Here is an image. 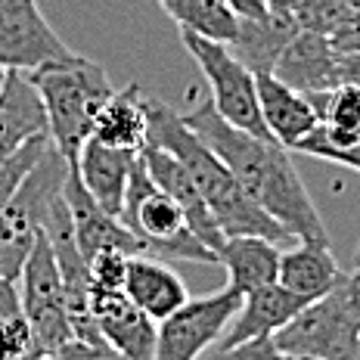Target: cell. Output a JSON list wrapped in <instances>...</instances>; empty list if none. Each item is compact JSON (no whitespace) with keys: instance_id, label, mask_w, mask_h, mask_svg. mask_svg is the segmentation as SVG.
Instances as JSON below:
<instances>
[{"instance_id":"5bb4252c","label":"cell","mask_w":360,"mask_h":360,"mask_svg":"<svg viewBox=\"0 0 360 360\" xmlns=\"http://www.w3.org/2000/svg\"><path fill=\"white\" fill-rule=\"evenodd\" d=\"M274 75L302 94H323L342 84L339 50L329 44V34L302 28L276 59Z\"/></svg>"},{"instance_id":"f546056e","label":"cell","mask_w":360,"mask_h":360,"mask_svg":"<svg viewBox=\"0 0 360 360\" xmlns=\"http://www.w3.org/2000/svg\"><path fill=\"white\" fill-rule=\"evenodd\" d=\"M127 252L118 249H106L96 252L90 264V280H94V289H124V276H127Z\"/></svg>"},{"instance_id":"7a4b0ae2","label":"cell","mask_w":360,"mask_h":360,"mask_svg":"<svg viewBox=\"0 0 360 360\" xmlns=\"http://www.w3.org/2000/svg\"><path fill=\"white\" fill-rule=\"evenodd\" d=\"M146 118H149L146 143L165 146L168 153H174L184 162V168L196 180L202 199L208 202V208H212L224 236H267L274 243L295 239L274 214L264 212L243 190V184L227 168V162L184 122V115L174 106L162 103L159 96L146 94Z\"/></svg>"},{"instance_id":"5b68a950","label":"cell","mask_w":360,"mask_h":360,"mask_svg":"<svg viewBox=\"0 0 360 360\" xmlns=\"http://www.w3.org/2000/svg\"><path fill=\"white\" fill-rule=\"evenodd\" d=\"M124 227L143 243V249L165 261H196V264H221L217 252L205 245L190 227V217L180 208V202L165 193L146 171L143 155H137L127 180L124 208H122Z\"/></svg>"},{"instance_id":"4316f807","label":"cell","mask_w":360,"mask_h":360,"mask_svg":"<svg viewBox=\"0 0 360 360\" xmlns=\"http://www.w3.org/2000/svg\"><path fill=\"white\" fill-rule=\"evenodd\" d=\"M50 143H53V140H50V134H37V137H32L25 146H19L16 153L0 155V205H4V202L16 193V186L22 184V177L34 168V162L47 153Z\"/></svg>"},{"instance_id":"e575fe53","label":"cell","mask_w":360,"mask_h":360,"mask_svg":"<svg viewBox=\"0 0 360 360\" xmlns=\"http://www.w3.org/2000/svg\"><path fill=\"white\" fill-rule=\"evenodd\" d=\"M351 274H357V276H360V245L354 249V258H351Z\"/></svg>"},{"instance_id":"2e32d148","label":"cell","mask_w":360,"mask_h":360,"mask_svg":"<svg viewBox=\"0 0 360 360\" xmlns=\"http://www.w3.org/2000/svg\"><path fill=\"white\" fill-rule=\"evenodd\" d=\"M255 81H258V103L270 137L286 149H295L298 140H304L320 124L311 96L289 87L274 72H255Z\"/></svg>"},{"instance_id":"277c9868","label":"cell","mask_w":360,"mask_h":360,"mask_svg":"<svg viewBox=\"0 0 360 360\" xmlns=\"http://www.w3.org/2000/svg\"><path fill=\"white\" fill-rule=\"evenodd\" d=\"M274 342L283 357L351 360L360 357V276L345 270L326 295L307 302Z\"/></svg>"},{"instance_id":"83f0119b","label":"cell","mask_w":360,"mask_h":360,"mask_svg":"<svg viewBox=\"0 0 360 360\" xmlns=\"http://www.w3.org/2000/svg\"><path fill=\"white\" fill-rule=\"evenodd\" d=\"M351 13H354L351 0H298V6H295L298 25L304 32H320V34H329Z\"/></svg>"},{"instance_id":"836d02e7","label":"cell","mask_w":360,"mask_h":360,"mask_svg":"<svg viewBox=\"0 0 360 360\" xmlns=\"http://www.w3.org/2000/svg\"><path fill=\"white\" fill-rule=\"evenodd\" d=\"M270 13H283V16H295V6L298 0H267Z\"/></svg>"},{"instance_id":"484cf974","label":"cell","mask_w":360,"mask_h":360,"mask_svg":"<svg viewBox=\"0 0 360 360\" xmlns=\"http://www.w3.org/2000/svg\"><path fill=\"white\" fill-rule=\"evenodd\" d=\"M317 109L320 122L339 131H354L360 134V87L342 81L339 87L323 90V94H307Z\"/></svg>"},{"instance_id":"4fadbf2b","label":"cell","mask_w":360,"mask_h":360,"mask_svg":"<svg viewBox=\"0 0 360 360\" xmlns=\"http://www.w3.org/2000/svg\"><path fill=\"white\" fill-rule=\"evenodd\" d=\"M304 304L307 298L286 289L280 280L258 286L243 298V307L233 317V323L227 326V335H221V342L214 345V351L221 357H227V351H233L236 345L252 342V339H267V335L280 333Z\"/></svg>"},{"instance_id":"9c48e42d","label":"cell","mask_w":360,"mask_h":360,"mask_svg":"<svg viewBox=\"0 0 360 360\" xmlns=\"http://www.w3.org/2000/svg\"><path fill=\"white\" fill-rule=\"evenodd\" d=\"M243 292L233 286L202 298H186L171 317L159 323L155 360H193L221 342L243 307Z\"/></svg>"},{"instance_id":"ac0fdd59","label":"cell","mask_w":360,"mask_h":360,"mask_svg":"<svg viewBox=\"0 0 360 360\" xmlns=\"http://www.w3.org/2000/svg\"><path fill=\"white\" fill-rule=\"evenodd\" d=\"M37 134H50L37 84L28 72L6 69V81L0 87V155L16 153Z\"/></svg>"},{"instance_id":"4dcf8cb0","label":"cell","mask_w":360,"mask_h":360,"mask_svg":"<svg viewBox=\"0 0 360 360\" xmlns=\"http://www.w3.org/2000/svg\"><path fill=\"white\" fill-rule=\"evenodd\" d=\"M329 44L339 53H360V10H354L342 25L329 32Z\"/></svg>"},{"instance_id":"e0dca14e","label":"cell","mask_w":360,"mask_h":360,"mask_svg":"<svg viewBox=\"0 0 360 360\" xmlns=\"http://www.w3.org/2000/svg\"><path fill=\"white\" fill-rule=\"evenodd\" d=\"M137 155L140 153H134V149L109 146L96 137H87V143L81 146L78 159H75V168H78V174L90 190V196L115 217H122L127 180H131Z\"/></svg>"},{"instance_id":"6da1fadb","label":"cell","mask_w":360,"mask_h":360,"mask_svg":"<svg viewBox=\"0 0 360 360\" xmlns=\"http://www.w3.org/2000/svg\"><path fill=\"white\" fill-rule=\"evenodd\" d=\"M180 115L227 162V168L236 174L243 190L264 212L274 214L292 236L311 239V243H329L323 217H320L295 162H292V149L276 143L274 137H258V134L230 124L208 96L193 103Z\"/></svg>"},{"instance_id":"52a82bcc","label":"cell","mask_w":360,"mask_h":360,"mask_svg":"<svg viewBox=\"0 0 360 360\" xmlns=\"http://www.w3.org/2000/svg\"><path fill=\"white\" fill-rule=\"evenodd\" d=\"M180 41H184L186 53L196 59L202 78L208 84V100L214 103V109L230 124L243 127L249 134H258V137H270L264 115H261L255 72L230 50V44L208 41V37L196 32H186V28H180Z\"/></svg>"},{"instance_id":"8992f818","label":"cell","mask_w":360,"mask_h":360,"mask_svg":"<svg viewBox=\"0 0 360 360\" xmlns=\"http://www.w3.org/2000/svg\"><path fill=\"white\" fill-rule=\"evenodd\" d=\"M65 177H69V159L50 143L34 168L22 177L16 193L0 205V276L19 283L22 264L41 236L50 208L63 196Z\"/></svg>"},{"instance_id":"7402d4cb","label":"cell","mask_w":360,"mask_h":360,"mask_svg":"<svg viewBox=\"0 0 360 360\" xmlns=\"http://www.w3.org/2000/svg\"><path fill=\"white\" fill-rule=\"evenodd\" d=\"M146 90L140 84H127L115 87L112 96L103 103V109L96 112L94 134L90 137L103 140L109 146H122V149H140L146 146Z\"/></svg>"},{"instance_id":"8d00e7d4","label":"cell","mask_w":360,"mask_h":360,"mask_svg":"<svg viewBox=\"0 0 360 360\" xmlns=\"http://www.w3.org/2000/svg\"><path fill=\"white\" fill-rule=\"evenodd\" d=\"M351 6H354V10H360V0H351Z\"/></svg>"},{"instance_id":"d6a6232c","label":"cell","mask_w":360,"mask_h":360,"mask_svg":"<svg viewBox=\"0 0 360 360\" xmlns=\"http://www.w3.org/2000/svg\"><path fill=\"white\" fill-rule=\"evenodd\" d=\"M339 72L342 81L360 87V53H339Z\"/></svg>"},{"instance_id":"f1b7e54d","label":"cell","mask_w":360,"mask_h":360,"mask_svg":"<svg viewBox=\"0 0 360 360\" xmlns=\"http://www.w3.org/2000/svg\"><path fill=\"white\" fill-rule=\"evenodd\" d=\"M292 153L298 155H311V159H320V162H333V165H342V168H351L360 174V137L348 140V143H329L317 134L314 127L304 140H298Z\"/></svg>"},{"instance_id":"1f68e13d","label":"cell","mask_w":360,"mask_h":360,"mask_svg":"<svg viewBox=\"0 0 360 360\" xmlns=\"http://www.w3.org/2000/svg\"><path fill=\"white\" fill-rule=\"evenodd\" d=\"M227 4L239 19H267L270 16L267 0H227Z\"/></svg>"},{"instance_id":"ffe728a7","label":"cell","mask_w":360,"mask_h":360,"mask_svg":"<svg viewBox=\"0 0 360 360\" xmlns=\"http://www.w3.org/2000/svg\"><path fill=\"white\" fill-rule=\"evenodd\" d=\"M217 261L227 270V286L243 295L274 283L280 274V249L267 236H227L217 249Z\"/></svg>"},{"instance_id":"8fae6325","label":"cell","mask_w":360,"mask_h":360,"mask_svg":"<svg viewBox=\"0 0 360 360\" xmlns=\"http://www.w3.org/2000/svg\"><path fill=\"white\" fill-rule=\"evenodd\" d=\"M63 196L69 202V212H72L75 243H78V249L87 261L94 258L96 252H106V249H118L127 255L146 252L143 243L131 233V227H124L122 217L109 214L100 202L90 196V190L84 186V180H81L78 168H75V162H69V177H65Z\"/></svg>"},{"instance_id":"d590c367","label":"cell","mask_w":360,"mask_h":360,"mask_svg":"<svg viewBox=\"0 0 360 360\" xmlns=\"http://www.w3.org/2000/svg\"><path fill=\"white\" fill-rule=\"evenodd\" d=\"M4 81H6V65H0V87H4Z\"/></svg>"},{"instance_id":"7c38bea8","label":"cell","mask_w":360,"mask_h":360,"mask_svg":"<svg viewBox=\"0 0 360 360\" xmlns=\"http://www.w3.org/2000/svg\"><path fill=\"white\" fill-rule=\"evenodd\" d=\"M90 311L100 323L103 339L112 345L118 357L127 360H155V342H159V323L140 311L124 289H94Z\"/></svg>"},{"instance_id":"ba28073f","label":"cell","mask_w":360,"mask_h":360,"mask_svg":"<svg viewBox=\"0 0 360 360\" xmlns=\"http://www.w3.org/2000/svg\"><path fill=\"white\" fill-rule=\"evenodd\" d=\"M19 295L25 317L32 320L37 348L41 357H56V351L72 339V323H69V304H65V283L59 274L53 245L47 233L41 230L37 243L28 252L25 264L19 274Z\"/></svg>"},{"instance_id":"30bf717a","label":"cell","mask_w":360,"mask_h":360,"mask_svg":"<svg viewBox=\"0 0 360 360\" xmlns=\"http://www.w3.org/2000/svg\"><path fill=\"white\" fill-rule=\"evenodd\" d=\"M75 50L44 19L37 0H0V65L34 72Z\"/></svg>"},{"instance_id":"603a6c76","label":"cell","mask_w":360,"mask_h":360,"mask_svg":"<svg viewBox=\"0 0 360 360\" xmlns=\"http://www.w3.org/2000/svg\"><path fill=\"white\" fill-rule=\"evenodd\" d=\"M302 32L295 16L270 13L267 19H239L236 37L230 41V50L249 65L252 72H274L276 59L286 50V44Z\"/></svg>"},{"instance_id":"d4e9b609","label":"cell","mask_w":360,"mask_h":360,"mask_svg":"<svg viewBox=\"0 0 360 360\" xmlns=\"http://www.w3.org/2000/svg\"><path fill=\"white\" fill-rule=\"evenodd\" d=\"M165 13L177 22V28L196 32L208 41L230 44L236 37L239 16L230 10L227 0H168Z\"/></svg>"},{"instance_id":"9a60e30c","label":"cell","mask_w":360,"mask_h":360,"mask_svg":"<svg viewBox=\"0 0 360 360\" xmlns=\"http://www.w3.org/2000/svg\"><path fill=\"white\" fill-rule=\"evenodd\" d=\"M140 155H143V162H146L149 177H153L165 193H171V196L180 202V208H184L186 217H190V227L196 230V236L205 245H212L214 252L221 249V243L227 236H224V230L217 227L212 208H208V202L202 199L196 180H193V174L184 168V162H180L174 153H168L165 146H155V143H146L140 149Z\"/></svg>"},{"instance_id":"44dd1931","label":"cell","mask_w":360,"mask_h":360,"mask_svg":"<svg viewBox=\"0 0 360 360\" xmlns=\"http://www.w3.org/2000/svg\"><path fill=\"white\" fill-rule=\"evenodd\" d=\"M342 276H345V270L339 267L329 243L298 239L295 249L280 252V274H276V280L286 289L304 295L307 302L326 295Z\"/></svg>"},{"instance_id":"d6986e66","label":"cell","mask_w":360,"mask_h":360,"mask_svg":"<svg viewBox=\"0 0 360 360\" xmlns=\"http://www.w3.org/2000/svg\"><path fill=\"white\" fill-rule=\"evenodd\" d=\"M124 295L140 311H146L155 323L177 311L186 302V283L174 274V267L165 264V258H155L149 252H137L127 258Z\"/></svg>"},{"instance_id":"3957f363","label":"cell","mask_w":360,"mask_h":360,"mask_svg":"<svg viewBox=\"0 0 360 360\" xmlns=\"http://www.w3.org/2000/svg\"><path fill=\"white\" fill-rule=\"evenodd\" d=\"M32 81L47 109V131L50 140L69 162L78 159L81 146L94 134L96 112L112 96V81L100 63L87 56H65L53 63L37 65Z\"/></svg>"},{"instance_id":"cb8c5ba5","label":"cell","mask_w":360,"mask_h":360,"mask_svg":"<svg viewBox=\"0 0 360 360\" xmlns=\"http://www.w3.org/2000/svg\"><path fill=\"white\" fill-rule=\"evenodd\" d=\"M41 357L32 320L25 317L19 283L0 276V360H34Z\"/></svg>"}]
</instances>
